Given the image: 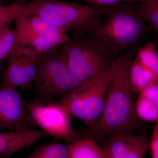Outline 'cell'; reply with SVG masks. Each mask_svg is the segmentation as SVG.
<instances>
[{
    "label": "cell",
    "instance_id": "7402d4cb",
    "mask_svg": "<svg viewBox=\"0 0 158 158\" xmlns=\"http://www.w3.org/2000/svg\"><path fill=\"white\" fill-rule=\"evenodd\" d=\"M88 3L89 5L98 6H109L125 2L141 3L143 0H81Z\"/></svg>",
    "mask_w": 158,
    "mask_h": 158
},
{
    "label": "cell",
    "instance_id": "7a4b0ae2",
    "mask_svg": "<svg viewBox=\"0 0 158 158\" xmlns=\"http://www.w3.org/2000/svg\"><path fill=\"white\" fill-rule=\"evenodd\" d=\"M148 25L140 3H119L107 6L98 23L87 36L116 58L124 52L138 50Z\"/></svg>",
    "mask_w": 158,
    "mask_h": 158
},
{
    "label": "cell",
    "instance_id": "3957f363",
    "mask_svg": "<svg viewBox=\"0 0 158 158\" xmlns=\"http://www.w3.org/2000/svg\"><path fill=\"white\" fill-rule=\"evenodd\" d=\"M26 6L27 13L39 16L67 33L70 32L74 37L88 35L107 7L58 0H33Z\"/></svg>",
    "mask_w": 158,
    "mask_h": 158
},
{
    "label": "cell",
    "instance_id": "9c48e42d",
    "mask_svg": "<svg viewBox=\"0 0 158 158\" xmlns=\"http://www.w3.org/2000/svg\"><path fill=\"white\" fill-rule=\"evenodd\" d=\"M150 140L129 132L113 133L103 148L104 158H144L149 149Z\"/></svg>",
    "mask_w": 158,
    "mask_h": 158
},
{
    "label": "cell",
    "instance_id": "9a60e30c",
    "mask_svg": "<svg viewBox=\"0 0 158 158\" xmlns=\"http://www.w3.org/2000/svg\"><path fill=\"white\" fill-rule=\"evenodd\" d=\"M67 158H104V153L95 141L83 138L68 145Z\"/></svg>",
    "mask_w": 158,
    "mask_h": 158
},
{
    "label": "cell",
    "instance_id": "ba28073f",
    "mask_svg": "<svg viewBox=\"0 0 158 158\" xmlns=\"http://www.w3.org/2000/svg\"><path fill=\"white\" fill-rule=\"evenodd\" d=\"M27 104L17 90L3 83L0 85V131L34 129Z\"/></svg>",
    "mask_w": 158,
    "mask_h": 158
},
{
    "label": "cell",
    "instance_id": "44dd1931",
    "mask_svg": "<svg viewBox=\"0 0 158 158\" xmlns=\"http://www.w3.org/2000/svg\"><path fill=\"white\" fill-rule=\"evenodd\" d=\"M17 37L15 29L6 28L0 32V65L2 62L8 59L14 47Z\"/></svg>",
    "mask_w": 158,
    "mask_h": 158
},
{
    "label": "cell",
    "instance_id": "cb8c5ba5",
    "mask_svg": "<svg viewBox=\"0 0 158 158\" xmlns=\"http://www.w3.org/2000/svg\"><path fill=\"white\" fill-rule=\"evenodd\" d=\"M140 94L152 100L158 109V82L151 85Z\"/></svg>",
    "mask_w": 158,
    "mask_h": 158
},
{
    "label": "cell",
    "instance_id": "5bb4252c",
    "mask_svg": "<svg viewBox=\"0 0 158 158\" xmlns=\"http://www.w3.org/2000/svg\"><path fill=\"white\" fill-rule=\"evenodd\" d=\"M129 76L132 89L139 93L158 82V77L155 74L141 64L135 57L130 66Z\"/></svg>",
    "mask_w": 158,
    "mask_h": 158
},
{
    "label": "cell",
    "instance_id": "8fae6325",
    "mask_svg": "<svg viewBox=\"0 0 158 158\" xmlns=\"http://www.w3.org/2000/svg\"><path fill=\"white\" fill-rule=\"evenodd\" d=\"M39 57L20 56L10 60L2 83L13 88H28L33 85Z\"/></svg>",
    "mask_w": 158,
    "mask_h": 158
},
{
    "label": "cell",
    "instance_id": "603a6c76",
    "mask_svg": "<svg viewBox=\"0 0 158 158\" xmlns=\"http://www.w3.org/2000/svg\"><path fill=\"white\" fill-rule=\"evenodd\" d=\"M149 149L152 158H158V124H156L149 143Z\"/></svg>",
    "mask_w": 158,
    "mask_h": 158
},
{
    "label": "cell",
    "instance_id": "5b68a950",
    "mask_svg": "<svg viewBox=\"0 0 158 158\" xmlns=\"http://www.w3.org/2000/svg\"><path fill=\"white\" fill-rule=\"evenodd\" d=\"M124 52L99 76L82 84L71 93L62 98L61 103L71 116L83 122L88 127L97 122L101 115L111 79Z\"/></svg>",
    "mask_w": 158,
    "mask_h": 158
},
{
    "label": "cell",
    "instance_id": "ffe728a7",
    "mask_svg": "<svg viewBox=\"0 0 158 158\" xmlns=\"http://www.w3.org/2000/svg\"><path fill=\"white\" fill-rule=\"evenodd\" d=\"M141 10L148 25L156 33L158 44V0H143Z\"/></svg>",
    "mask_w": 158,
    "mask_h": 158
},
{
    "label": "cell",
    "instance_id": "277c9868",
    "mask_svg": "<svg viewBox=\"0 0 158 158\" xmlns=\"http://www.w3.org/2000/svg\"><path fill=\"white\" fill-rule=\"evenodd\" d=\"M58 48L59 56L81 85L99 76L117 57H113L103 47L87 36L71 37Z\"/></svg>",
    "mask_w": 158,
    "mask_h": 158
},
{
    "label": "cell",
    "instance_id": "30bf717a",
    "mask_svg": "<svg viewBox=\"0 0 158 158\" xmlns=\"http://www.w3.org/2000/svg\"><path fill=\"white\" fill-rule=\"evenodd\" d=\"M15 30L29 32L47 40L57 47L68 42V33L34 15H23L15 20Z\"/></svg>",
    "mask_w": 158,
    "mask_h": 158
},
{
    "label": "cell",
    "instance_id": "6da1fadb",
    "mask_svg": "<svg viewBox=\"0 0 158 158\" xmlns=\"http://www.w3.org/2000/svg\"><path fill=\"white\" fill-rule=\"evenodd\" d=\"M137 50L124 52L111 79L104 106L97 122L85 130L87 139L97 140L116 133L129 132L139 118L131 98L129 69Z\"/></svg>",
    "mask_w": 158,
    "mask_h": 158
},
{
    "label": "cell",
    "instance_id": "2e32d148",
    "mask_svg": "<svg viewBox=\"0 0 158 158\" xmlns=\"http://www.w3.org/2000/svg\"><path fill=\"white\" fill-rule=\"evenodd\" d=\"M135 58L158 77V52L155 44L148 42L140 47Z\"/></svg>",
    "mask_w": 158,
    "mask_h": 158
},
{
    "label": "cell",
    "instance_id": "d4e9b609",
    "mask_svg": "<svg viewBox=\"0 0 158 158\" xmlns=\"http://www.w3.org/2000/svg\"><path fill=\"white\" fill-rule=\"evenodd\" d=\"M2 65H0V69L2 68Z\"/></svg>",
    "mask_w": 158,
    "mask_h": 158
},
{
    "label": "cell",
    "instance_id": "d6986e66",
    "mask_svg": "<svg viewBox=\"0 0 158 158\" xmlns=\"http://www.w3.org/2000/svg\"><path fill=\"white\" fill-rule=\"evenodd\" d=\"M27 13L26 5L15 3L5 6L0 3V32L15 21L18 18Z\"/></svg>",
    "mask_w": 158,
    "mask_h": 158
},
{
    "label": "cell",
    "instance_id": "52a82bcc",
    "mask_svg": "<svg viewBox=\"0 0 158 158\" xmlns=\"http://www.w3.org/2000/svg\"><path fill=\"white\" fill-rule=\"evenodd\" d=\"M31 119L49 136L63 139L70 143L83 138L74 129L70 115L61 103L44 104L36 102L27 104Z\"/></svg>",
    "mask_w": 158,
    "mask_h": 158
},
{
    "label": "cell",
    "instance_id": "7c38bea8",
    "mask_svg": "<svg viewBox=\"0 0 158 158\" xmlns=\"http://www.w3.org/2000/svg\"><path fill=\"white\" fill-rule=\"evenodd\" d=\"M42 130L24 129L0 133V158H11L48 136Z\"/></svg>",
    "mask_w": 158,
    "mask_h": 158
},
{
    "label": "cell",
    "instance_id": "e0dca14e",
    "mask_svg": "<svg viewBox=\"0 0 158 158\" xmlns=\"http://www.w3.org/2000/svg\"><path fill=\"white\" fill-rule=\"evenodd\" d=\"M134 107L139 119L158 124V109L152 100L140 94Z\"/></svg>",
    "mask_w": 158,
    "mask_h": 158
},
{
    "label": "cell",
    "instance_id": "4fadbf2b",
    "mask_svg": "<svg viewBox=\"0 0 158 158\" xmlns=\"http://www.w3.org/2000/svg\"><path fill=\"white\" fill-rule=\"evenodd\" d=\"M15 30L17 37L14 47L8 57L9 60L20 56H40L56 50L58 48L47 40L35 34Z\"/></svg>",
    "mask_w": 158,
    "mask_h": 158
},
{
    "label": "cell",
    "instance_id": "ac0fdd59",
    "mask_svg": "<svg viewBox=\"0 0 158 158\" xmlns=\"http://www.w3.org/2000/svg\"><path fill=\"white\" fill-rule=\"evenodd\" d=\"M68 145L61 143L44 144L25 158H67Z\"/></svg>",
    "mask_w": 158,
    "mask_h": 158
},
{
    "label": "cell",
    "instance_id": "8992f818",
    "mask_svg": "<svg viewBox=\"0 0 158 158\" xmlns=\"http://www.w3.org/2000/svg\"><path fill=\"white\" fill-rule=\"evenodd\" d=\"M81 84L57 52V49L40 56L33 86L38 98L61 97L71 93Z\"/></svg>",
    "mask_w": 158,
    "mask_h": 158
}]
</instances>
